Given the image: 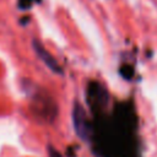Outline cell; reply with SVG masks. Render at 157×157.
<instances>
[{
	"instance_id": "6da1fadb",
	"label": "cell",
	"mask_w": 157,
	"mask_h": 157,
	"mask_svg": "<svg viewBox=\"0 0 157 157\" xmlns=\"http://www.w3.org/2000/svg\"><path fill=\"white\" fill-rule=\"evenodd\" d=\"M72 121H74V128H75L77 135L81 139H87L90 135V126H88V121L86 118V113L78 103H75V105H74Z\"/></svg>"
},
{
	"instance_id": "3957f363",
	"label": "cell",
	"mask_w": 157,
	"mask_h": 157,
	"mask_svg": "<svg viewBox=\"0 0 157 157\" xmlns=\"http://www.w3.org/2000/svg\"><path fill=\"white\" fill-rule=\"evenodd\" d=\"M49 153H50V157H63L56 150H54L53 147H49Z\"/></svg>"
},
{
	"instance_id": "7a4b0ae2",
	"label": "cell",
	"mask_w": 157,
	"mask_h": 157,
	"mask_svg": "<svg viewBox=\"0 0 157 157\" xmlns=\"http://www.w3.org/2000/svg\"><path fill=\"white\" fill-rule=\"evenodd\" d=\"M33 45H34V49H36V52H37V54L39 55V58L44 61V64L52 70V71H54V72H56V74H63V71H61V67L59 66V64L56 63V60L43 48V47H40L39 45V43H37V42H34L33 43Z\"/></svg>"
}]
</instances>
